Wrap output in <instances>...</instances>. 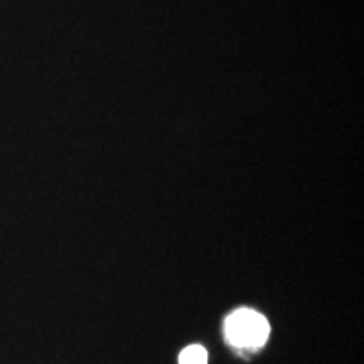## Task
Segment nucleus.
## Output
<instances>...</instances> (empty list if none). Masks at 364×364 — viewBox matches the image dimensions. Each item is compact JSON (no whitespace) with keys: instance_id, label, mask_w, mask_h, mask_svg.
Returning a JSON list of instances; mask_svg holds the SVG:
<instances>
[{"instance_id":"nucleus-1","label":"nucleus","mask_w":364,"mask_h":364,"mask_svg":"<svg viewBox=\"0 0 364 364\" xmlns=\"http://www.w3.org/2000/svg\"><path fill=\"white\" fill-rule=\"evenodd\" d=\"M228 343L238 349H258L267 343L270 326L262 314L240 309L231 314L225 322Z\"/></svg>"},{"instance_id":"nucleus-2","label":"nucleus","mask_w":364,"mask_h":364,"mask_svg":"<svg viewBox=\"0 0 364 364\" xmlns=\"http://www.w3.org/2000/svg\"><path fill=\"white\" fill-rule=\"evenodd\" d=\"M179 364H208V354L203 346H189L181 353Z\"/></svg>"}]
</instances>
